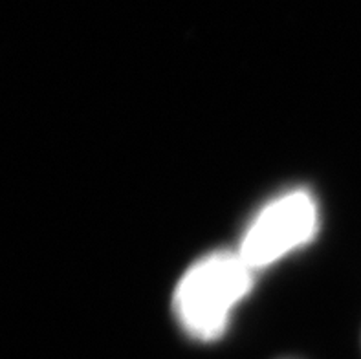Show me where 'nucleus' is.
<instances>
[{
    "mask_svg": "<svg viewBox=\"0 0 361 359\" xmlns=\"http://www.w3.org/2000/svg\"><path fill=\"white\" fill-rule=\"evenodd\" d=\"M255 272L238 251H211L191 264L173 291V314L197 341L224 336L231 315L253 288Z\"/></svg>",
    "mask_w": 361,
    "mask_h": 359,
    "instance_id": "f257e3e1",
    "label": "nucleus"
},
{
    "mask_svg": "<svg viewBox=\"0 0 361 359\" xmlns=\"http://www.w3.org/2000/svg\"><path fill=\"white\" fill-rule=\"evenodd\" d=\"M317 229L316 196L305 187H293L257 211L244 229L237 251L253 272H259L310 244Z\"/></svg>",
    "mask_w": 361,
    "mask_h": 359,
    "instance_id": "f03ea898",
    "label": "nucleus"
}]
</instances>
